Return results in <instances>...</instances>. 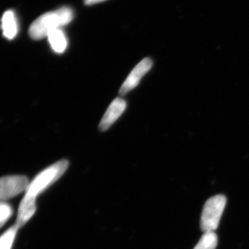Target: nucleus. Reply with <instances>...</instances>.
Wrapping results in <instances>:
<instances>
[{"label":"nucleus","mask_w":249,"mask_h":249,"mask_svg":"<svg viewBox=\"0 0 249 249\" xmlns=\"http://www.w3.org/2000/svg\"><path fill=\"white\" fill-rule=\"evenodd\" d=\"M127 104L124 99L116 98L109 106L99 124L100 130L104 132L115 123L125 110Z\"/></svg>","instance_id":"obj_6"},{"label":"nucleus","mask_w":249,"mask_h":249,"mask_svg":"<svg viewBox=\"0 0 249 249\" xmlns=\"http://www.w3.org/2000/svg\"><path fill=\"white\" fill-rule=\"evenodd\" d=\"M217 236L215 232H204L200 240L193 249H215L217 246Z\"/></svg>","instance_id":"obj_10"},{"label":"nucleus","mask_w":249,"mask_h":249,"mask_svg":"<svg viewBox=\"0 0 249 249\" xmlns=\"http://www.w3.org/2000/svg\"><path fill=\"white\" fill-rule=\"evenodd\" d=\"M106 0H84L85 4L86 5H92L98 4V3L103 2Z\"/></svg>","instance_id":"obj_13"},{"label":"nucleus","mask_w":249,"mask_h":249,"mask_svg":"<svg viewBox=\"0 0 249 249\" xmlns=\"http://www.w3.org/2000/svg\"><path fill=\"white\" fill-rule=\"evenodd\" d=\"M73 18V12L70 7H62L46 13L31 24L29 30V36L34 40H40L47 37L52 31L71 22Z\"/></svg>","instance_id":"obj_1"},{"label":"nucleus","mask_w":249,"mask_h":249,"mask_svg":"<svg viewBox=\"0 0 249 249\" xmlns=\"http://www.w3.org/2000/svg\"><path fill=\"white\" fill-rule=\"evenodd\" d=\"M29 179L22 175H10L0 178V200H6L27 191Z\"/></svg>","instance_id":"obj_4"},{"label":"nucleus","mask_w":249,"mask_h":249,"mask_svg":"<svg viewBox=\"0 0 249 249\" xmlns=\"http://www.w3.org/2000/svg\"><path fill=\"white\" fill-rule=\"evenodd\" d=\"M1 28L4 37L9 40H12L18 34V23L16 16L12 11L4 13L1 19Z\"/></svg>","instance_id":"obj_8"},{"label":"nucleus","mask_w":249,"mask_h":249,"mask_svg":"<svg viewBox=\"0 0 249 249\" xmlns=\"http://www.w3.org/2000/svg\"><path fill=\"white\" fill-rule=\"evenodd\" d=\"M227 204V198L222 195L213 196L205 203L201 213L200 227L204 232L217 230Z\"/></svg>","instance_id":"obj_3"},{"label":"nucleus","mask_w":249,"mask_h":249,"mask_svg":"<svg viewBox=\"0 0 249 249\" xmlns=\"http://www.w3.org/2000/svg\"><path fill=\"white\" fill-rule=\"evenodd\" d=\"M36 211V199L24 195L18 209V217L15 225L20 229L33 217Z\"/></svg>","instance_id":"obj_7"},{"label":"nucleus","mask_w":249,"mask_h":249,"mask_svg":"<svg viewBox=\"0 0 249 249\" xmlns=\"http://www.w3.org/2000/svg\"><path fill=\"white\" fill-rule=\"evenodd\" d=\"M47 37L54 52L58 53H62L65 52L67 47V40L61 29H55L52 31Z\"/></svg>","instance_id":"obj_9"},{"label":"nucleus","mask_w":249,"mask_h":249,"mask_svg":"<svg viewBox=\"0 0 249 249\" xmlns=\"http://www.w3.org/2000/svg\"><path fill=\"white\" fill-rule=\"evenodd\" d=\"M13 214V209L9 204L0 201V228L3 227Z\"/></svg>","instance_id":"obj_12"},{"label":"nucleus","mask_w":249,"mask_h":249,"mask_svg":"<svg viewBox=\"0 0 249 249\" xmlns=\"http://www.w3.org/2000/svg\"><path fill=\"white\" fill-rule=\"evenodd\" d=\"M18 229H19L14 224L0 236V249H11Z\"/></svg>","instance_id":"obj_11"},{"label":"nucleus","mask_w":249,"mask_h":249,"mask_svg":"<svg viewBox=\"0 0 249 249\" xmlns=\"http://www.w3.org/2000/svg\"><path fill=\"white\" fill-rule=\"evenodd\" d=\"M68 166V160H60L46 168L29 183L25 194L36 199L39 195L61 178Z\"/></svg>","instance_id":"obj_2"},{"label":"nucleus","mask_w":249,"mask_h":249,"mask_svg":"<svg viewBox=\"0 0 249 249\" xmlns=\"http://www.w3.org/2000/svg\"><path fill=\"white\" fill-rule=\"evenodd\" d=\"M152 64L153 63L151 59L149 58H144L139 62L124 80L119 93L121 95H124L134 89L140 83L144 75L146 74L147 71L152 68Z\"/></svg>","instance_id":"obj_5"}]
</instances>
